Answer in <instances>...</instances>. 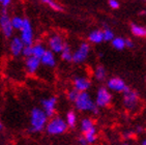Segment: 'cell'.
Wrapping results in <instances>:
<instances>
[{
    "instance_id": "7c38bea8",
    "label": "cell",
    "mask_w": 146,
    "mask_h": 145,
    "mask_svg": "<svg viewBox=\"0 0 146 145\" xmlns=\"http://www.w3.org/2000/svg\"><path fill=\"white\" fill-rule=\"evenodd\" d=\"M91 87L90 79L85 76H78L74 79V89L78 92H87V90Z\"/></svg>"
},
{
    "instance_id": "7402d4cb",
    "label": "cell",
    "mask_w": 146,
    "mask_h": 145,
    "mask_svg": "<svg viewBox=\"0 0 146 145\" xmlns=\"http://www.w3.org/2000/svg\"><path fill=\"white\" fill-rule=\"evenodd\" d=\"M83 137H84V139L86 140V142L88 144H92L96 141V138H98V134H96V128H92V130H90V131L86 132L83 134Z\"/></svg>"
},
{
    "instance_id": "f35d334b",
    "label": "cell",
    "mask_w": 146,
    "mask_h": 145,
    "mask_svg": "<svg viewBox=\"0 0 146 145\" xmlns=\"http://www.w3.org/2000/svg\"><path fill=\"white\" fill-rule=\"evenodd\" d=\"M122 145H132V144H129V143H123Z\"/></svg>"
},
{
    "instance_id": "ffe728a7",
    "label": "cell",
    "mask_w": 146,
    "mask_h": 145,
    "mask_svg": "<svg viewBox=\"0 0 146 145\" xmlns=\"http://www.w3.org/2000/svg\"><path fill=\"white\" fill-rule=\"evenodd\" d=\"M77 115L74 111H68L65 116V122L68 124V128H75L77 124Z\"/></svg>"
},
{
    "instance_id": "4fadbf2b",
    "label": "cell",
    "mask_w": 146,
    "mask_h": 145,
    "mask_svg": "<svg viewBox=\"0 0 146 145\" xmlns=\"http://www.w3.org/2000/svg\"><path fill=\"white\" fill-rule=\"evenodd\" d=\"M23 48H24V44L21 41V39L20 37H13V39L11 41V46H9L11 54L14 56H19L20 54H22Z\"/></svg>"
},
{
    "instance_id": "44dd1931",
    "label": "cell",
    "mask_w": 146,
    "mask_h": 145,
    "mask_svg": "<svg viewBox=\"0 0 146 145\" xmlns=\"http://www.w3.org/2000/svg\"><path fill=\"white\" fill-rule=\"evenodd\" d=\"M96 128V126H94V122L92 121V119H90V118H84V119H82L81 131L83 134L86 133V132L90 131V130H92V128Z\"/></svg>"
},
{
    "instance_id": "9a60e30c",
    "label": "cell",
    "mask_w": 146,
    "mask_h": 145,
    "mask_svg": "<svg viewBox=\"0 0 146 145\" xmlns=\"http://www.w3.org/2000/svg\"><path fill=\"white\" fill-rule=\"evenodd\" d=\"M40 63L46 65V67H55L56 59H55V55H54L53 52H51L50 50H46L45 54L40 58Z\"/></svg>"
},
{
    "instance_id": "5bb4252c",
    "label": "cell",
    "mask_w": 146,
    "mask_h": 145,
    "mask_svg": "<svg viewBox=\"0 0 146 145\" xmlns=\"http://www.w3.org/2000/svg\"><path fill=\"white\" fill-rule=\"evenodd\" d=\"M39 64H40V60L33 57V56L26 58V61H25L26 70H27L28 72H30V74H33V72H35L38 70Z\"/></svg>"
},
{
    "instance_id": "e575fe53",
    "label": "cell",
    "mask_w": 146,
    "mask_h": 145,
    "mask_svg": "<svg viewBox=\"0 0 146 145\" xmlns=\"http://www.w3.org/2000/svg\"><path fill=\"white\" fill-rule=\"evenodd\" d=\"M136 132H137V133H140V134H141V133H143V132H144V128H142V126H138L137 128H136Z\"/></svg>"
},
{
    "instance_id": "277c9868",
    "label": "cell",
    "mask_w": 146,
    "mask_h": 145,
    "mask_svg": "<svg viewBox=\"0 0 146 145\" xmlns=\"http://www.w3.org/2000/svg\"><path fill=\"white\" fill-rule=\"evenodd\" d=\"M123 94V98H122V102H123V106L125 109H127L129 111H134L138 108L139 106V103H140V98H139V94L138 92L135 90L129 89L125 92L122 93Z\"/></svg>"
},
{
    "instance_id": "f546056e",
    "label": "cell",
    "mask_w": 146,
    "mask_h": 145,
    "mask_svg": "<svg viewBox=\"0 0 146 145\" xmlns=\"http://www.w3.org/2000/svg\"><path fill=\"white\" fill-rule=\"evenodd\" d=\"M108 4L112 9H118L120 7V3L118 0H109L108 1Z\"/></svg>"
},
{
    "instance_id": "e0dca14e",
    "label": "cell",
    "mask_w": 146,
    "mask_h": 145,
    "mask_svg": "<svg viewBox=\"0 0 146 145\" xmlns=\"http://www.w3.org/2000/svg\"><path fill=\"white\" fill-rule=\"evenodd\" d=\"M131 32L137 37H146V26L139 25L136 23L131 24Z\"/></svg>"
},
{
    "instance_id": "7a4b0ae2",
    "label": "cell",
    "mask_w": 146,
    "mask_h": 145,
    "mask_svg": "<svg viewBox=\"0 0 146 145\" xmlns=\"http://www.w3.org/2000/svg\"><path fill=\"white\" fill-rule=\"evenodd\" d=\"M48 122V117L45 114V112L42 111V109L39 108H34L32 109L30 115V124L31 128H29L30 132L33 133H37V132L42 131L44 128H46Z\"/></svg>"
},
{
    "instance_id": "cb8c5ba5",
    "label": "cell",
    "mask_w": 146,
    "mask_h": 145,
    "mask_svg": "<svg viewBox=\"0 0 146 145\" xmlns=\"http://www.w3.org/2000/svg\"><path fill=\"white\" fill-rule=\"evenodd\" d=\"M60 55H61L62 60H64V61L68 62V61H72V60H73V51H72V49H70L66 44H65L63 50L61 51Z\"/></svg>"
},
{
    "instance_id": "5b68a950",
    "label": "cell",
    "mask_w": 146,
    "mask_h": 145,
    "mask_svg": "<svg viewBox=\"0 0 146 145\" xmlns=\"http://www.w3.org/2000/svg\"><path fill=\"white\" fill-rule=\"evenodd\" d=\"M112 102V93L108 90L106 86H101L96 90L94 104L98 108H106Z\"/></svg>"
},
{
    "instance_id": "d6a6232c",
    "label": "cell",
    "mask_w": 146,
    "mask_h": 145,
    "mask_svg": "<svg viewBox=\"0 0 146 145\" xmlns=\"http://www.w3.org/2000/svg\"><path fill=\"white\" fill-rule=\"evenodd\" d=\"M124 42H125V48H133L134 47V42H133V39H124Z\"/></svg>"
},
{
    "instance_id": "8fae6325",
    "label": "cell",
    "mask_w": 146,
    "mask_h": 145,
    "mask_svg": "<svg viewBox=\"0 0 146 145\" xmlns=\"http://www.w3.org/2000/svg\"><path fill=\"white\" fill-rule=\"evenodd\" d=\"M42 111L45 112V114L47 115V117H52L55 113L57 106V98L56 96H51V98H45L42 100Z\"/></svg>"
},
{
    "instance_id": "30bf717a",
    "label": "cell",
    "mask_w": 146,
    "mask_h": 145,
    "mask_svg": "<svg viewBox=\"0 0 146 145\" xmlns=\"http://www.w3.org/2000/svg\"><path fill=\"white\" fill-rule=\"evenodd\" d=\"M65 46V43L62 39L61 35L59 34H53L49 39V47H50V51L53 53H61V51L63 50V48Z\"/></svg>"
},
{
    "instance_id": "484cf974",
    "label": "cell",
    "mask_w": 146,
    "mask_h": 145,
    "mask_svg": "<svg viewBox=\"0 0 146 145\" xmlns=\"http://www.w3.org/2000/svg\"><path fill=\"white\" fill-rule=\"evenodd\" d=\"M23 23H24V19L21 17H16L11 18V26H13V29H18V30H21V28L23 26Z\"/></svg>"
},
{
    "instance_id": "83f0119b",
    "label": "cell",
    "mask_w": 146,
    "mask_h": 145,
    "mask_svg": "<svg viewBox=\"0 0 146 145\" xmlns=\"http://www.w3.org/2000/svg\"><path fill=\"white\" fill-rule=\"evenodd\" d=\"M78 94H79V92L77 91L76 89H70V91L68 92V98L70 100V102H75L76 100V98H77V96H78Z\"/></svg>"
},
{
    "instance_id": "8d00e7d4",
    "label": "cell",
    "mask_w": 146,
    "mask_h": 145,
    "mask_svg": "<svg viewBox=\"0 0 146 145\" xmlns=\"http://www.w3.org/2000/svg\"><path fill=\"white\" fill-rule=\"evenodd\" d=\"M140 15H142V16H143V15H146V11H142L140 13Z\"/></svg>"
},
{
    "instance_id": "52a82bcc",
    "label": "cell",
    "mask_w": 146,
    "mask_h": 145,
    "mask_svg": "<svg viewBox=\"0 0 146 145\" xmlns=\"http://www.w3.org/2000/svg\"><path fill=\"white\" fill-rule=\"evenodd\" d=\"M89 53H90V45L88 43H82V44L79 45L78 49L75 52H73V60L72 61L77 64L83 63L88 58Z\"/></svg>"
},
{
    "instance_id": "4316f807",
    "label": "cell",
    "mask_w": 146,
    "mask_h": 145,
    "mask_svg": "<svg viewBox=\"0 0 146 145\" xmlns=\"http://www.w3.org/2000/svg\"><path fill=\"white\" fill-rule=\"evenodd\" d=\"M44 3H47L51 9H53V11H63V7H62L59 3L55 2V1H52V0H45V1H44Z\"/></svg>"
},
{
    "instance_id": "ac0fdd59",
    "label": "cell",
    "mask_w": 146,
    "mask_h": 145,
    "mask_svg": "<svg viewBox=\"0 0 146 145\" xmlns=\"http://www.w3.org/2000/svg\"><path fill=\"white\" fill-rule=\"evenodd\" d=\"M93 75H94L96 80H98V81H104L107 78V70H106V67L104 65L98 64V65L96 67V69H94Z\"/></svg>"
},
{
    "instance_id": "9c48e42d",
    "label": "cell",
    "mask_w": 146,
    "mask_h": 145,
    "mask_svg": "<svg viewBox=\"0 0 146 145\" xmlns=\"http://www.w3.org/2000/svg\"><path fill=\"white\" fill-rule=\"evenodd\" d=\"M0 27L2 30V33L5 37H11L13 35V26H11V19L9 14L6 13V9H3L2 14L0 16Z\"/></svg>"
},
{
    "instance_id": "836d02e7",
    "label": "cell",
    "mask_w": 146,
    "mask_h": 145,
    "mask_svg": "<svg viewBox=\"0 0 146 145\" xmlns=\"http://www.w3.org/2000/svg\"><path fill=\"white\" fill-rule=\"evenodd\" d=\"M79 143H80V145H87L88 143L86 142V140L84 139V137L82 136L79 138Z\"/></svg>"
},
{
    "instance_id": "d6986e66",
    "label": "cell",
    "mask_w": 146,
    "mask_h": 145,
    "mask_svg": "<svg viewBox=\"0 0 146 145\" xmlns=\"http://www.w3.org/2000/svg\"><path fill=\"white\" fill-rule=\"evenodd\" d=\"M45 52H46V48L42 44H36V45L32 46V56L35 57V58L40 60V58L45 54Z\"/></svg>"
},
{
    "instance_id": "4dcf8cb0",
    "label": "cell",
    "mask_w": 146,
    "mask_h": 145,
    "mask_svg": "<svg viewBox=\"0 0 146 145\" xmlns=\"http://www.w3.org/2000/svg\"><path fill=\"white\" fill-rule=\"evenodd\" d=\"M135 135H136L135 132L129 131V132H125V133H123V135H122V136H123L124 139H131V138H133Z\"/></svg>"
},
{
    "instance_id": "603a6c76",
    "label": "cell",
    "mask_w": 146,
    "mask_h": 145,
    "mask_svg": "<svg viewBox=\"0 0 146 145\" xmlns=\"http://www.w3.org/2000/svg\"><path fill=\"white\" fill-rule=\"evenodd\" d=\"M111 45L114 49L116 50H123L124 48H125V42H124V39L123 37H121V36H115L114 39H113L112 42H111Z\"/></svg>"
},
{
    "instance_id": "2e32d148",
    "label": "cell",
    "mask_w": 146,
    "mask_h": 145,
    "mask_svg": "<svg viewBox=\"0 0 146 145\" xmlns=\"http://www.w3.org/2000/svg\"><path fill=\"white\" fill-rule=\"evenodd\" d=\"M88 41L91 44H102L104 42V34H103V30L101 29H94L88 34Z\"/></svg>"
},
{
    "instance_id": "d590c367",
    "label": "cell",
    "mask_w": 146,
    "mask_h": 145,
    "mask_svg": "<svg viewBox=\"0 0 146 145\" xmlns=\"http://www.w3.org/2000/svg\"><path fill=\"white\" fill-rule=\"evenodd\" d=\"M141 145H146V137L141 141Z\"/></svg>"
},
{
    "instance_id": "f1b7e54d",
    "label": "cell",
    "mask_w": 146,
    "mask_h": 145,
    "mask_svg": "<svg viewBox=\"0 0 146 145\" xmlns=\"http://www.w3.org/2000/svg\"><path fill=\"white\" fill-rule=\"evenodd\" d=\"M22 54L25 56L26 58L31 57V56H32V46H24Z\"/></svg>"
},
{
    "instance_id": "ba28073f",
    "label": "cell",
    "mask_w": 146,
    "mask_h": 145,
    "mask_svg": "<svg viewBox=\"0 0 146 145\" xmlns=\"http://www.w3.org/2000/svg\"><path fill=\"white\" fill-rule=\"evenodd\" d=\"M21 41L23 42L24 46H32L33 43V30L32 26L28 19H24V23L21 28Z\"/></svg>"
},
{
    "instance_id": "1f68e13d",
    "label": "cell",
    "mask_w": 146,
    "mask_h": 145,
    "mask_svg": "<svg viewBox=\"0 0 146 145\" xmlns=\"http://www.w3.org/2000/svg\"><path fill=\"white\" fill-rule=\"evenodd\" d=\"M11 1L9 0H1L0 1V4H1V6L3 7V9H6L7 7H9V5H11Z\"/></svg>"
},
{
    "instance_id": "74e56055",
    "label": "cell",
    "mask_w": 146,
    "mask_h": 145,
    "mask_svg": "<svg viewBox=\"0 0 146 145\" xmlns=\"http://www.w3.org/2000/svg\"><path fill=\"white\" fill-rule=\"evenodd\" d=\"M3 128V126H2V123H1V121H0V130Z\"/></svg>"
},
{
    "instance_id": "3957f363",
    "label": "cell",
    "mask_w": 146,
    "mask_h": 145,
    "mask_svg": "<svg viewBox=\"0 0 146 145\" xmlns=\"http://www.w3.org/2000/svg\"><path fill=\"white\" fill-rule=\"evenodd\" d=\"M68 130V124L65 122L63 118L56 116V117H52L46 126V131L47 133L52 136H56V135H61L65 133Z\"/></svg>"
},
{
    "instance_id": "8992f818",
    "label": "cell",
    "mask_w": 146,
    "mask_h": 145,
    "mask_svg": "<svg viewBox=\"0 0 146 145\" xmlns=\"http://www.w3.org/2000/svg\"><path fill=\"white\" fill-rule=\"evenodd\" d=\"M106 87L108 88L110 92H117V93H123L125 92L129 87L125 83L123 79L120 77H111L107 80V85Z\"/></svg>"
},
{
    "instance_id": "d4e9b609",
    "label": "cell",
    "mask_w": 146,
    "mask_h": 145,
    "mask_svg": "<svg viewBox=\"0 0 146 145\" xmlns=\"http://www.w3.org/2000/svg\"><path fill=\"white\" fill-rule=\"evenodd\" d=\"M103 34H104V42H112L115 37L114 31L107 25H105L104 29H103Z\"/></svg>"
},
{
    "instance_id": "6da1fadb",
    "label": "cell",
    "mask_w": 146,
    "mask_h": 145,
    "mask_svg": "<svg viewBox=\"0 0 146 145\" xmlns=\"http://www.w3.org/2000/svg\"><path fill=\"white\" fill-rule=\"evenodd\" d=\"M77 110L82 112H91L93 114H98V108L94 104V100L91 98L88 92H79L76 100L74 102Z\"/></svg>"
}]
</instances>
